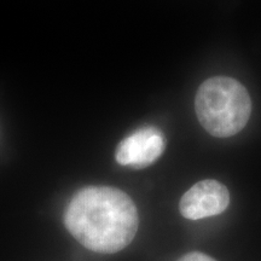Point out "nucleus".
<instances>
[{"mask_svg": "<svg viewBox=\"0 0 261 261\" xmlns=\"http://www.w3.org/2000/svg\"><path fill=\"white\" fill-rule=\"evenodd\" d=\"M64 224L87 249L114 254L136 237L139 217L135 202L126 192L112 187H87L71 198Z\"/></svg>", "mask_w": 261, "mask_h": 261, "instance_id": "f257e3e1", "label": "nucleus"}, {"mask_svg": "<svg viewBox=\"0 0 261 261\" xmlns=\"http://www.w3.org/2000/svg\"><path fill=\"white\" fill-rule=\"evenodd\" d=\"M198 121L218 138L237 135L252 113V100L242 84L227 76H214L201 85L195 98Z\"/></svg>", "mask_w": 261, "mask_h": 261, "instance_id": "f03ea898", "label": "nucleus"}, {"mask_svg": "<svg viewBox=\"0 0 261 261\" xmlns=\"http://www.w3.org/2000/svg\"><path fill=\"white\" fill-rule=\"evenodd\" d=\"M230 203L227 188L217 180H202L182 195L179 210L189 220H200L221 214Z\"/></svg>", "mask_w": 261, "mask_h": 261, "instance_id": "7ed1b4c3", "label": "nucleus"}, {"mask_svg": "<svg viewBox=\"0 0 261 261\" xmlns=\"http://www.w3.org/2000/svg\"><path fill=\"white\" fill-rule=\"evenodd\" d=\"M166 148V139L159 128L142 127L120 143L116 149V161L121 166L140 169L152 165Z\"/></svg>", "mask_w": 261, "mask_h": 261, "instance_id": "20e7f679", "label": "nucleus"}, {"mask_svg": "<svg viewBox=\"0 0 261 261\" xmlns=\"http://www.w3.org/2000/svg\"><path fill=\"white\" fill-rule=\"evenodd\" d=\"M178 261H217L213 257H211L210 255L204 253H200V252H190L185 255H182L180 259Z\"/></svg>", "mask_w": 261, "mask_h": 261, "instance_id": "39448f33", "label": "nucleus"}]
</instances>
